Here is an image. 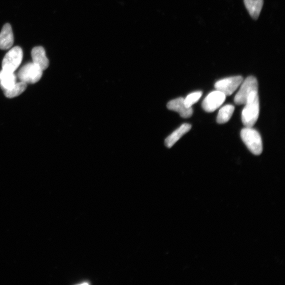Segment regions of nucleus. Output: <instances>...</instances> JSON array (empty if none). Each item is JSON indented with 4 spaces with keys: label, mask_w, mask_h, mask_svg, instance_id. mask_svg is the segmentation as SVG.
Here are the masks:
<instances>
[{
    "label": "nucleus",
    "mask_w": 285,
    "mask_h": 285,
    "mask_svg": "<svg viewBox=\"0 0 285 285\" xmlns=\"http://www.w3.org/2000/svg\"><path fill=\"white\" fill-rule=\"evenodd\" d=\"M242 110V119L245 127L252 128L260 115V101L258 92L250 95Z\"/></svg>",
    "instance_id": "1"
},
{
    "label": "nucleus",
    "mask_w": 285,
    "mask_h": 285,
    "mask_svg": "<svg viewBox=\"0 0 285 285\" xmlns=\"http://www.w3.org/2000/svg\"><path fill=\"white\" fill-rule=\"evenodd\" d=\"M240 136L244 144L252 154L260 156L262 152V142L258 131L252 128L245 127L242 129Z\"/></svg>",
    "instance_id": "2"
},
{
    "label": "nucleus",
    "mask_w": 285,
    "mask_h": 285,
    "mask_svg": "<svg viewBox=\"0 0 285 285\" xmlns=\"http://www.w3.org/2000/svg\"><path fill=\"white\" fill-rule=\"evenodd\" d=\"M242 84L241 88L234 98L237 106L244 104L251 94L258 92V81L254 76L247 78Z\"/></svg>",
    "instance_id": "3"
},
{
    "label": "nucleus",
    "mask_w": 285,
    "mask_h": 285,
    "mask_svg": "<svg viewBox=\"0 0 285 285\" xmlns=\"http://www.w3.org/2000/svg\"><path fill=\"white\" fill-rule=\"evenodd\" d=\"M43 70L34 62L24 65L18 71V77L21 82L27 84H35L42 78Z\"/></svg>",
    "instance_id": "4"
},
{
    "label": "nucleus",
    "mask_w": 285,
    "mask_h": 285,
    "mask_svg": "<svg viewBox=\"0 0 285 285\" xmlns=\"http://www.w3.org/2000/svg\"><path fill=\"white\" fill-rule=\"evenodd\" d=\"M23 59V51L20 46H15L5 55L2 61V70L14 72Z\"/></svg>",
    "instance_id": "5"
},
{
    "label": "nucleus",
    "mask_w": 285,
    "mask_h": 285,
    "mask_svg": "<svg viewBox=\"0 0 285 285\" xmlns=\"http://www.w3.org/2000/svg\"><path fill=\"white\" fill-rule=\"evenodd\" d=\"M243 80L241 76H234L216 82L214 87L216 90L223 92L226 96H230L239 88Z\"/></svg>",
    "instance_id": "6"
},
{
    "label": "nucleus",
    "mask_w": 285,
    "mask_h": 285,
    "mask_svg": "<svg viewBox=\"0 0 285 285\" xmlns=\"http://www.w3.org/2000/svg\"><path fill=\"white\" fill-rule=\"evenodd\" d=\"M226 96L223 92L217 90L210 92L202 102L203 109L208 112H214L222 106Z\"/></svg>",
    "instance_id": "7"
},
{
    "label": "nucleus",
    "mask_w": 285,
    "mask_h": 285,
    "mask_svg": "<svg viewBox=\"0 0 285 285\" xmlns=\"http://www.w3.org/2000/svg\"><path fill=\"white\" fill-rule=\"evenodd\" d=\"M167 108L170 110L178 112L180 116L184 118L191 117L193 114L192 108H186L185 106L184 98H182L170 100L167 104Z\"/></svg>",
    "instance_id": "8"
},
{
    "label": "nucleus",
    "mask_w": 285,
    "mask_h": 285,
    "mask_svg": "<svg viewBox=\"0 0 285 285\" xmlns=\"http://www.w3.org/2000/svg\"><path fill=\"white\" fill-rule=\"evenodd\" d=\"M14 43V36L12 27L9 24H6L0 33V49L7 50L11 48Z\"/></svg>",
    "instance_id": "9"
},
{
    "label": "nucleus",
    "mask_w": 285,
    "mask_h": 285,
    "mask_svg": "<svg viewBox=\"0 0 285 285\" xmlns=\"http://www.w3.org/2000/svg\"><path fill=\"white\" fill-rule=\"evenodd\" d=\"M32 62L39 66L44 70L48 68L50 62L46 56V52L43 47L41 46L34 48L32 52Z\"/></svg>",
    "instance_id": "10"
},
{
    "label": "nucleus",
    "mask_w": 285,
    "mask_h": 285,
    "mask_svg": "<svg viewBox=\"0 0 285 285\" xmlns=\"http://www.w3.org/2000/svg\"><path fill=\"white\" fill-rule=\"evenodd\" d=\"M192 126L189 124H184L166 139V146L168 148H172L178 140L192 129Z\"/></svg>",
    "instance_id": "11"
},
{
    "label": "nucleus",
    "mask_w": 285,
    "mask_h": 285,
    "mask_svg": "<svg viewBox=\"0 0 285 285\" xmlns=\"http://www.w3.org/2000/svg\"><path fill=\"white\" fill-rule=\"evenodd\" d=\"M16 82L14 72L2 70L0 72V86L4 91L11 89Z\"/></svg>",
    "instance_id": "12"
},
{
    "label": "nucleus",
    "mask_w": 285,
    "mask_h": 285,
    "mask_svg": "<svg viewBox=\"0 0 285 285\" xmlns=\"http://www.w3.org/2000/svg\"><path fill=\"white\" fill-rule=\"evenodd\" d=\"M245 6L251 17L258 20L264 4V0H244Z\"/></svg>",
    "instance_id": "13"
},
{
    "label": "nucleus",
    "mask_w": 285,
    "mask_h": 285,
    "mask_svg": "<svg viewBox=\"0 0 285 285\" xmlns=\"http://www.w3.org/2000/svg\"><path fill=\"white\" fill-rule=\"evenodd\" d=\"M234 111L232 104H228L222 107L218 112L216 122L218 124H224L230 120Z\"/></svg>",
    "instance_id": "14"
},
{
    "label": "nucleus",
    "mask_w": 285,
    "mask_h": 285,
    "mask_svg": "<svg viewBox=\"0 0 285 285\" xmlns=\"http://www.w3.org/2000/svg\"><path fill=\"white\" fill-rule=\"evenodd\" d=\"M27 84L24 82H16L13 88L8 90L4 91L5 96L8 98H16L20 95L26 90Z\"/></svg>",
    "instance_id": "15"
},
{
    "label": "nucleus",
    "mask_w": 285,
    "mask_h": 285,
    "mask_svg": "<svg viewBox=\"0 0 285 285\" xmlns=\"http://www.w3.org/2000/svg\"><path fill=\"white\" fill-rule=\"evenodd\" d=\"M202 95V92L201 91L194 92L188 95L186 98L184 99V106L186 108H192L193 104L198 102Z\"/></svg>",
    "instance_id": "16"
}]
</instances>
